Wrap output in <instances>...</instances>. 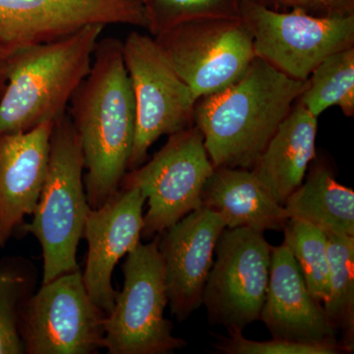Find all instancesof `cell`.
<instances>
[{"label": "cell", "mask_w": 354, "mask_h": 354, "mask_svg": "<svg viewBox=\"0 0 354 354\" xmlns=\"http://www.w3.org/2000/svg\"><path fill=\"white\" fill-rule=\"evenodd\" d=\"M301 185L283 203L288 218L307 221L326 234L353 235L354 192L335 180L327 165L309 167Z\"/></svg>", "instance_id": "cell-19"}, {"label": "cell", "mask_w": 354, "mask_h": 354, "mask_svg": "<svg viewBox=\"0 0 354 354\" xmlns=\"http://www.w3.org/2000/svg\"><path fill=\"white\" fill-rule=\"evenodd\" d=\"M329 241V295L324 310L333 327L342 332L346 353L354 351V236L327 234Z\"/></svg>", "instance_id": "cell-20"}, {"label": "cell", "mask_w": 354, "mask_h": 354, "mask_svg": "<svg viewBox=\"0 0 354 354\" xmlns=\"http://www.w3.org/2000/svg\"><path fill=\"white\" fill-rule=\"evenodd\" d=\"M297 102L316 118L332 106H339L344 115L353 118L354 46L325 58L307 79Z\"/></svg>", "instance_id": "cell-22"}, {"label": "cell", "mask_w": 354, "mask_h": 354, "mask_svg": "<svg viewBox=\"0 0 354 354\" xmlns=\"http://www.w3.org/2000/svg\"><path fill=\"white\" fill-rule=\"evenodd\" d=\"M53 123L0 135V249L18 239L43 189Z\"/></svg>", "instance_id": "cell-15"}, {"label": "cell", "mask_w": 354, "mask_h": 354, "mask_svg": "<svg viewBox=\"0 0 354 354\" xmlns=\"http://www.w3.org/2000/svg\"><path fill=\"white\" fill-rule=\"evenodd\" d=\"M156 37L174 26L207 18H239L241 0H137Z\"/></svg>", "instance_id": "cell-24"}, {"label": "cell", "mask_w": 354, "mask_h": 354, "mask_svg": "<svg viewBox=\"0 0 354 354\" xmlns=\"http://www.w3.org/2000/svg\"><path fill=\"white\" fill-rule=\"evenodd\" d=\"M106 26L88 25L57 41L12 53L0 97V135L55 122L90 72Z\"/></svg>", "instance_id": "cell-3"}, {"label": "cell", "mask_w": 354, "mask_h": 354, "mask_svg": "<svg viewBox=\"0 0 354 354\" xmlns=\"http://www.w3.org/2000/svg\"><path fill=\"white\" fill-rule=\"evenodd\" d=\"M201 200L227 228L283 232L290 218L251 169L216 167L203 187Z\"/></svg>", "instance_id": "cell-18"}, {"label": "cell", "mask_w": 354, "mask_h": 354, "mask_svg": "<svg viewBox=\"0 0 354 354\" xmlns=\"http://www.w3.org/2000/svg\"><path fill=\"white\" fill-rule=\"evenodd\" d=\"M225 221L202 206L158 234L167 299L172 315L187 320L203 305V293Z\"/></svg>", "instance_id": "cell-13"}, {"label": "cell", "mask_w": 354, "mask_h": 354, "mask_svg": "<svg viewBox=\"0 0 354 354\" xmlns=\"http://www.w3.org/2000/svg\"><path fill=\"white\" fill-rule=\"evenodd\" d=\"M124 283L104 319V348L109 354H169L187 342L174 337L165 318L169 304L158 235L140 242L122 265Z\"/></svg>", "instance_id": "cell-5"}, {"label": "cell", "mask_w": 354, "mask_h": 354, "mask_svg": "<svg viewBox=\"0 0 354 354\" xmlns=\"http://www.w3.org/2000/svg\"><path fill=\"white\" fill-rule=\"evenodd\" d=\"M106 314L88 295L80 269L35 291L18 330L26 354H94L104 348Z\"/></svg>", "instance_id": "cell-10"}, {"label": "cell", "mask_w": 354, "mask_h": 354, "mask_svg": "<svg viewBox=\"0 0 354 354\" xmlns=\"http://www.w3.org/2000/svg\"><path fill=\"white\" fill-rule=\"evenodd\" d=\"M272 249L264 232L248 227L223 230L203 293L209 322L227 330H243L260 320Z\"/></svg>", "instance_id": "cell-11"}, {"label": "cell", "mask_w": 354, "mask_h": 354, "mask_svg": "<svg viewBox=\"0 0 354 354\" xmlns=\"http://www.w3.org/2000/svg\"><path fill=\"white\" fill-rule=\"evenodd\" d=\"M285 241L297 261L310 293L320 304L329 295V241L322 230L307 221L288 218Z\"/></svg>", "instance_id": "cell-23"}, {"label": "cell", "mask_w": 354, "mask_h": 354, "mask_svg": "<svg viewBox=\"0 0 354 354\" xmlns=\"http://www.w3.org/2000/svg\"><path fill=\"white\" fill-rule=\"evenodd\" d=\"M239 17L252 36L255 57L295 80L306 81L325 58L354 46V15L316 17L241 0Z\"/></svg>", "instance_id": "cell-7"}, {"label": "cell", "mask_w": 354, "mask_h": 354, "mask_svg": "<svg viewBox=\"0 0 354 354\" xmlns=\"http://www.w3.org/2000/svg\"><path fill=\"white\" fill-rule=\"evenodd\" d=\"M227 337L214 335L215 348L225 354H337L346 353L341 342L311 344L272 337L270 341L246 339L241 330H227Z\"/></svg>", "instance_id": "cell-25"}, {"label": "cell", "mask_w": 354, "mask_h": 354, "mask_svg": "<svg viewBox=\"0 0 354 354\" xmlns=\"http://www.w3.org/2000/svg\"><path fill=\"white\" fill-rule=\"evenodd\" d=\"M274 10H300L316 17L354 15V0H253Z\"/></svg>", "instance_id": "cell-26"}, {"label": "cell", "mask_w": 354, "mask_h": 354, "mask_svg": "<svg viewBox=\"0 0 354 354\" xmlns=\"http://www.w3.org/2000/svg\"><path fill=\"white\" fill-rule=\"evenodd\" d=\"M93 24L147 29L137 0H0V48L9 55Z\"/></svg>", "instance_id": "cell-12"}, {"label": "cell", "mask_w": 354, "mask_h": 354, "mask_svg": "<svg viewBox=\"0 0 354 354\" xmlns=\"http://www.w3.org/2000/svg\"><path fill=\"white\" fill-rule=\"evenodd\" d=\"M153 39L197 101L239 81L256 57L241 17L188 21Z\"/></svg>", "instance_id": "cell-9"}, {"label": "cell", "mask_w": 354, "mask_h": 354, "mask_svg": "<svg viewBox=\"0 0 354 354\" xmlns=\"http://www.w3.org/2000/svg\"><path fill=\"white\" fill-rule=\"evenodd\" d=\"M317 129L318 118L295 102L251 169L281 205L304 183L315 158Z\"/></svg>", "instance_id": "cell-17"}, {"label": "cell", "mask_w": 354, "mask_h": 354, "mask_svg": "<svg viewBox=\"0 0 354 354\" xmlns=\"http://www.w3.org/2000/svg\"><path fill=\"white\" fill-rule=\"evenodd\" d=\"M215 167L197 127L169 135L152 160L128 171L120 187H138L148 203L142 237L152 239L202 207L201 193Z\"/></svg>", "instance_id": "cell-8"}, {"label": "cell", "mask_w": 354, "mask_h": 354, "mask_svg": "<svg viewBox=\"0 0 354 354\" xmlns=\"http://www.w3.org/2000/svg\"><path fill=\"white\" fill-rule=\"evenodd\" d=\"M38 279L32 260L18 255L0 259V354H24L18 324Z\"/></svg>", "instance_id": "cell-21"}, {"label": "cell", "mask_w": 354, "mask_h": 354, "mask_svg": "<svg viewBox=\"0 0 354 354\" xmlns=\"http://www.w3.org/2000/svg\"><path fill=\"white\" fill-rule=\"evenodd\" d=\"M306 86L255 57L239 81L198 100L193 121L215 169H252Z\"/></svg>", "instance_id": "cell-2"}, {"label": "cell", "mask_w": 354, "mask_h": 354, "mask_svg": "<svg viewBox=\"0 0 354 354\" xmlns=\"http://www.w3.org/2000/svg\"><path fill=\"white\" fill-rule=\"evenodd\" d=\"M146 197L138 187H120L97 209H88L83 239L88 253L84 283L94 304L108 315L118 291L114 268L141 242Z\"/></svg>", "instance_id": "cell-14"}, {"label": "cell", "mask_w": 354, "mask_h": 354, "mask_svg": "<svg viewBox=\"0 0 354 354\" xmlns=\"http://www.w3.org/2000/svg\"><path fill=\"white\" fill-rule=\"evenodd\" d=\"M10 55L0 48V97H1L2 92H3L4 87L6 85L7 72H8Z\"/></svg>", "instance_id": "cell-27"}, {"label": "cell", "mask_w": 354, "mask_h": 354, "mask_svg": "<svg viewBox=\"0 0 354 354\" xmlns=\"http://www.w3.org/2000/svg\"><path fill=\"white\" fill-rule=\"evenodd\" d=\"M70 104L87 171L86 196L88 206L97 209L120 189L134 142V97L122 41H99L90 72Z\"/></svg>", "instance_id": "cell-1"}, {"label": "cell", "mask_w": 354, "mask_h": 354, "mask_svg": "<svg viewBox=\"0 0 354 354\" xmlns=\"http://www.w3.org/2000/svg\"><path fill=\"white\" fill-rule=\"evenodd\" d=\"M84 157L69 113L55 121L43 189L30 223L18 237L32 234L43 253L41 283L80 269L77 249L90 206L84 184Z\"/></svg>", "instance_id": "cell-4"}, {"label": "cell", "mask_w": 354, "mask_h": 354, "mask_svg": "<svg viewBox=\"0 0 354 354\" xmlns=\"http://www.w3.org/2000/svg\"><path fill=\"white\" fill-rule=\"evenodd\" d=\"M260 319L276 339L324 344L339 342L337 330L322 304L312 297L286 243L272 246L269 283Z\"/></svg>", "instance_id": "cell-16"}, {"label": "cell", "mask_w": 354, "mask_h": 354, "mask_svg": "<svg viewBox=\"0 0 354 354\" xmlns=\"http://www.w3.org/2000/svg\"><path fill=\"white\" fill-rule=\"evenodd\" d=\"M122 53L135 104V136L127 167L132 171L147 162L149 149L160 137L194 125L197 100L155 39L131 32L122 41Z\"/></svg>", "instance_id": "cell-6"}]
</instances>
